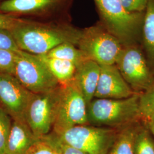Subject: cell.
Wrapping results in <instances>:
<instances>
[{
	"mask_svg": "<svg viewBox=\"0 0 154 154\" xmlns=\"http://www.w3.org/2000/svg\"><path fill=\"white\" fill-rule=\"evenodd\" d=\"M19 49L34 55H44L63 43L77 46L82 29L66 25L22 22L11 31Z\"/></svg>",
	"mask_w": 154,
	"mask_h": 154,
	"instance_id": "1",
	"label": "cell"
},
{
	"mask_svg": "<svg viewBox=\"0 0 154 154\" xmlns=\"http://www.w3.org/2000/svg\"><path fill=\"white\" fill-rule=\"evenodd\" d=\"M101 25L123 46L141 43L144 12L127 11L121 0H94Z\"/></svg>",
	"mask_w": 154,
	"mask_h": 154,
	"instance_id": "2",
	"label": "cell"
},
{
	"mask_svg": "<svg viewBox=\"0 0 154 154\" xmlns=\"http://www.w3.org/2000/svg\"><path fill=\"white\" fill-rule=\"evenodd\" d=\"M140 94L125 99L97 98L87 106L88 123L94 126L120 127L134 124L141 118Z\"/></svg>",
	"mask_w": 154,
	"mask_h": 154,
	"instance_id": "3",
	"label": "cell"
},
{
	"mask_svg": "<svg viewBox=\"0 0 154 154\" xmlns=\"http://www.w3.org/2000/svg\"><path fill=\"white\" fill-rule=\"evenodd\" d=\"M88 60L100 66L116 65L123 46L102 25L82 29L77 45Z\"/></svg>",
	"mask_w": 154,
	"mask_h": 154,
	"instance_id": "4",
	"label": "cell"
},
{
	"mask_svg": "<svg viewBox=\"0 0 154 154\" xmlns=\"http://www.w3.org/2000/svg\"><path fill=\"white\" fill-rule=\"evenodd\" d=\"M13 75L32 93H42L58 88L60 83L39 55L17 51Z\"/></svg>",
	"mask_w": 154,
	"mask_h": 154,
	"instance_id": "5",
	"label": "cell"
},
{
	"mask_svg": "<svg viewBox=\"0 0 154 154\" xmlns=\"http://www.w3.org/2000/svg\"><path fill=\"white\" fill-rule=\"evenodd\" d=\"M53 132L63 142L88 154H107L118 134L114 129L86 125Z\"/></svg>",
	"mask_w": 154,
	"mask_h": 154,
	"instance_id": "6",
	"label": "cell"
},
{
	"mask_svg": "<svg viewBox=\"0 0 154 154\" xmlns=\"http://www.w3.org/2000/svg\"><path fill=\"white\" fill-rule=\"evenodd\" d=\"M139 45L123 46L116 65L134 91L140 94L154 85V74Z\"/></svg>",
	"mask_w": 154,
	"mask_h": 154,
	"instance_id": "7",
	"label": "cell"
},
{
	"mask_svg": "<svg viewBox=\"0 0 154 154\" xmlns=\"http://www.w3.org/2000/svg\"><path fill=\"white\" fill-rule=\"evenodd\" d=\"M87 103L79 88L72 80L60 85V97L53 132H59L77 125H86Z\"/></svg>",
	"mask_w": 154,
	"mask_h": 154,
	"instance_id": "8",
	"label": "cell"
},
{
	"mask_svg": "<svg viewBox=\"0 0 154 154\" xmlns=\"http://www.w3.org/2000/svg\"><path fill=\"white\" fill-rule=\"evenodd\" d=\"M60 85L42 93L34 94L25 114V120L34 134L40 139L53 128L60 97Z\"/></svg>",
	"mask_w": 154,
	"mask_h": 154,
	"instance_id": "9",
	"label": "cell"
},
{
	"mask_svg": "<svg viewBox=\"0 0 154 154\" xmlns=\"http://www.w3.org/2000/svg\"><path fill=\"white\" fill-rule=\"evenodd\" d=\"M33 94L13 75L0 73V107L13 120H25V111Z\"/></svg>",
	"mask_w": 154,
	"mask_h": 154,
	"instance_id": "10",
	"label": "cell"
},
{
	"mask_svg": "<svg viewBox=\"0 0 154 154\" xmlns=\"http://www.w3.org/2000/svg\"><path fill=\"white\" fill-rule=\"evenodd\" d=\"M135 94L136 93L125 80L116 65L100 66L95 97L102 99H125Z\"/></svg>",
	"mask_w": 154,
	"mask_h": 154,
	"instance_id": "11",
	"label": "cell"
},
{
	"mask_svg": "<svg viewBox=\"0 0 154 154\" xmlns=\"http://www.w3.org/2000/svg\"><path fill=\"white\" fill-rule=\"evenodd\" d=\"M39 140L25 120H13L5 154H25Z\"/></svg>",
	"mask_w": 154,
	"mask_h": 154,
	"instance_id": "12",
	"label": "cell"
},
{
	"mask_svg": "<svg viewBox=\"0 0 154 154\" xmlns=\"http://www.w3.org/2000/svg\"><path fill=\"white\" fill-rule=\"evenodd\" d=\"M100 72V65L88 60L77 67L73 81L79 88L87 105L95 97Z\"/></svg>",
	"mask_w": 154,
	"mask_h": 154,
	"instance_id": "13",
	"label": "cell"
},
{
	"mask_svg": "<svg viewBox=\"0 0 154 154\" xmlns=\"http://www.w3.org/2000/svg\"><path fill=\"white\" fill-rule=\"evenodd\" d=\"M140 44L149 66L154 74V0H149L144 12Z\"/></svg>",
	"mask_w": 154,
	"mask_h": 154,
	"instance_id": "14",
	"label": "cell"
},
{
	"mask_svg": "<svg viewBox=\"0 0 154 154\" xmlns=\"http://www.w3.org/2000/svg\"><path fill=\"white\" fill-rule=\"evenodd\" d=\"M62 0H5L0 4V11L6 13H27L49 9Z\"/></svg>",
	"mask_w": 154,
	"mask_h": 154,
	"instance_id": "15",
	"label": "cell"
},
{
	"mask_svg": "<svg viewBox=\"0 0 154 154\" xmlns=\"http://www.w3.org/2000/svg\"><path fill=\"white\" fill-rule=\"evenodd\" d=\"M39 56L60 85H65L72 80L77 69L74 63L70 61L49 57L46 54Z\"/></svg>",
	"mask_w": 154,
	"mask_h": 154,
	"instance_id": "16",
	"label": "cell"
},
{
	"mask_svg": "<svg viewBox=\"0 0 154 154\" xmlns=\"http://www.w3.org/2000/svg\"><path fill=\"white\" fill-rule=\"evenodd\" d=\"M139 128L130 125L118 132L116 139L107 154H135V138Z\"/></svg>",
	"mask_w": 154,
	"mask_h": 154,
	"instance_id": "17",
	"label": "cell"
},
{
	"mask_svg": "<svg viewBox=\"0 0 154 154\" xmlns=\"http://www.w3.org/2000/svg\"><path fill=\"white\" fill-rule=\"evenodd\" d=\"M46 55L51 58L70 61L77 67L88 60L81 50L71 43L60 45L50 50Z\"/></svg>",
	"mask_w": 154,
	"mask_h": 154,
	"instance_id": "18",
	"label": "cell"
},
{
	"mask_svg": "<svg viewBox=\"0 0 154 154\" xmlns=\"http://www.w3.org/2000/svg\"><path fill=\"white\" fill-rule=\"evenodd\" d=\"M135 154H154V138L149 130L139 128L135 138Z\"/></svg>",
	"mask_w": 154,
	"mask_h": 154,
	"instance_id": "19",
	"label": "cell"
},
{
	"mask_svg": "<svg viewBox=\"0 0 154 154\" xmlns=\"http://www.w3.org/2000/svg\"><path fill=\"white\" fill-rule=\"evenodd\" d=\"M40 139L49 144L58 154H88L63 142L53 131Z\"/></svg>",
	"mask_w": 154,
	"mask_h": 154,
	"instance_id": "20",
	"label": "cell"
},
{
	"mask_svg": "<svg viewBox=\"0 0 154 154\" xmlns=\"http://www.w3.org/2000/svg\"><path fill=\"white\" fill-rule=\"evenodd\" d=\"M139 109L142 119H145L154 112V85L140 94Z\"/></svg>",
	"mask_w": 154,
	"mask_h": 154,
	"instance_id": "21",
	"label": "cell"
},
{
	"mask_svg": "<svg viewBox=\"0 0 154 154\" xmlns=\"http://www.w3.org/2000/svg\"><path fill=\"white\" fill-rule=\"evenodd\" d=\"M11 116L0 107V154H5L8 139L11 128Z\"/></svg>",
	"mask_w": 154,
	"mask_h": 154,
	"instance_id": "22",
	"label": "cell"
},
{
	"mask_svg": "<svg viewBox=\"0 0 154 154\" xmlns=\"http://www.w3.org/2000/svg\"><path fill=\"white\" fill-rule=\"evenodd\" d=\"M17 51L5 49H0V73L13 75Z\"/></svg>",
	"mask_w": 154,
	"mask_h": 154,
	"instance_id": "23",
	"label": "cell"
},
{
	"mask_svg": "<svg viewBox=\"0 0 154 154\" xmlns=\"http://www.w3.org/2000/svg\"><path fill=\"white\" fill-rule=\"evenodd\" d=\"M0 49L9 50L13 51L20 50L10 30L0 29Z\"/></svg>",
	"mask_w": 154,
	"mask_h": 154,
	"instance_id": "24",
	"label": "cell"
},
{
	"mask_svg": "<svg viewBox=\"0 0 154 154\" xmlns=\"http://www.w3.org/2000/svg\"><path fill=\"white\" fill-rule=\"evenodd\" d=\"M127 11L132 13L144 12L149 3V0H121Z\"/></svg>",
	"mask_w": 154,
	"mask_h": 154,
	"instance_id": "25",
	"label": "cell"
},
{
	"mask_svg": "<svg viewBox=\"0 0 154 154\" xmlns=\"http://www.w3.org/2000/svg\"><path fill=\"white\" fill-rule=\"evenodd\" d=\"M25 154H58L49 144L39 139Z\"/></svg>",
	"mask_w": 154,
	"mask_h": 154,
	"instance_id": "26",
	"label": "cell"
},
{
	"mask_svg": "<svg viewBox=\"0 0 154 154\" xmlns=\"http://www.w3.org/2000/svg\"><path fill=\"white\" fill-rule=\"evenodd\" d=\"M24 21L14 17L7 14H0V29H5L11 31L18 25Z\"/></svg>",
	"mask_w": 154,
	"mask_h": 154,
	"instance_id": "27",
	"label": "cell"
},
{
	"mask_svg": "<svg viewBox=\"0 0 154 154\" xmlns=\"http://www.w3.org/2000/svg\"><path fill=\"white\" fill-rule=\"evenodd\" d=\"M144 120L146 122L147 129L154 138V112L144 119Z\"/></svg>",
	"mask_w": 154,
	"mask_h": 154,
	"instance_id": "28",
	"label": "cell"
}]
</instances>
